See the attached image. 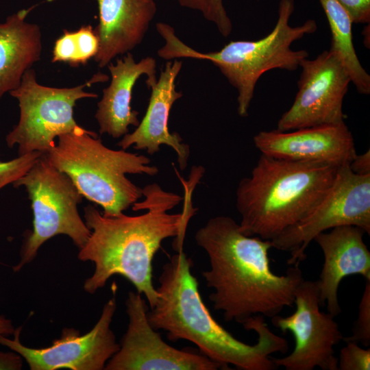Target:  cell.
Segmentation results:
<instances>
[{"mask_svg":"<svg viewBox=\"0 0 370 370\" xmlns=\"http://www.w3.org/2000/svg\"><path fill=\"white\" fill-rule=\"evenodd\" d=\"M12 184L25 188L34 215L33 231L24 242L14 271L31 262L40 247L56 235L68 236L79 249L86 244L91 230L77 210L83 196L71 178L51 164L45 154Z\"/></svg>","mask_w":370,"mask_h":370,"instance_id":"cell-7","label":"cell"},{"mask_svg":"<svg viewBox=\"0 0 370 370\" xmlns=\"http://www.w3.org/2000/svg\"><path fill=\"white\" fill-rule=\"evenodd\" d=\"M184 8L199 12L212 23L220 34L227 37L232 32V24L223 5V0H176Z\"/></svg>","mask_w":370,"mask_h":370,"instance_id":"cell-21","label":"cell"},{"mask_svg":"<svg viewBox=\"0 0 370 370\" xmlns=\"http://www.w3.org/2000/svg\"><path fill=\"white\" fill-rule=\"evenodd\" d=\"M344 225L370 234V175H357L349 164L338 167L326 195L304 219L273 238L272 247L289 251L288 264H299L316 236Z\"/></svg>","mask_w":370,"mask_h":370,"instance_id":"cell-9","label":"cell"},{"mask_svg":"<svg viewBox=\"0 0 370 370\" xmlns=\"http://www.w3.org/2000/svg\"><path fill=\"white\" fill-rule=\"evenodd\" d=\"M99 23L95 32L99 51L95 60L100 68L139 45L157 8L154 0H95Z\"/></svg>","mask_w":370,"mask_h":370,"instance_id":"cell-17","label":"cell"},{"mask_svg":"<svg viewBox=\"0 0 370 370\" xmlns=\"http://www.w3.org/2000/svg\"><path fill=\"white\" fill-rule=\"evenodd\" d=\"M107 66L111 74V82L103 90L95 117L101 134H107L117 138L128 133L130 125H138V112L132 110L131 107L132 90L143 75L147 76L148 88L156 83V62L151 57L136 62L132 54L128 52L123 58L117 59L115 64L110 62Z\"/></svg>","mask_w":370,"mask_h":370,"instance_id":"cell-18","label":"cell"},{"mask_svg":"<svg viewBox=\"0 0 370 370\" xmlns=\"http://www.w3.org/2000/svg\"><path fill=\"white\" fill-rule=\"evenodd\" d=\"M365 232L344 225L319 234L314 241L322 250L324 262L318 280L321 306L334 317L341 312L338 289L342 280L360 275L370 280V251L364 242Z\"/></svg>","mask_w":370,"mask_h":370,"instance_id":"cell-16","label":"cell"},{"mask_svg":"<svg viewBox=\"0 0 370 370\" xmlns=\"http://www.w3.org/2000/svg\"><path fill=\"white\" fill-rule=\"evenodd\" d=\"M58 138L47 158L71 178L83 197L102 207L104 216H118L143 197V188L127 174L158 173L146 156L110 149L95 132L84 128Z\"/></svg>","mask_w":370,"mask_h":370,"instance_id":"cell-6","label":"cell"},{"mask_svg":"<svg viewBox=\"0 0 370 370\" xmlns=\"http://www.w3.org/2000/svg\"><path fill=\"white\" fill-rule=\"evenodd\" d=\"M129 323L107 370H217L223 367L206 356L180 350L164 341L149 324L142 295L130 291L125 301Z\"/></svg>","mask_w":370,"mask_h":370,"instance_id":"cell-13","label":"cell"},{"mask_svg":"<svg viewBox=\"0 0 370 370\" xmlns=\"http://www.w3.org/2000/svg\"><path fill=\"white\" fill-rule=\"evenodd\" d=\"M177 251L164 265L159 277L156 302L147 312L151 326L164 330L171 341L192 342L224 369H230L229 365L241 370L277 369L271 356L287 352V340L272 332L262 315L243 324L246 330L258 334L256 344L236 338L215 321L204 304L197 278L191 273V258L182 249Z\"/></svg>","mask_w":370,"mask_h":370,"instance_id":"cell-3","label":"cell"},{"mask_svg":"<svg viewBox=\"0 0 370 370\" xmlns=\"http://www.w3.org/2000/svg\"><path fill=\"white\" fill-rule=\"evenodd\" d=\"M51 62H64L77 66V49L75 32L64 29L62 35L55 42Z\"/></svg>","mask_w":370,"mask_h":370,"instance_id":"cell-26","label":"cell"},{"mask_svg":"<svg viewBox=\"0 0 370 370\" xmlns=\"http://www.w3.org/2000/svg\"><path fill=\"white\" fill-rule=\"evenodd\" d=\"M42 153L34 151L7 162L0 161V188L13 184L23 176Z\"/></svg>","mask_w":370,"mask_h":370,"instance_id":"cell-23","label":"cell"},{"mask_svg":"<svg viewBox=\"0 0 370 370\" xmlns=\"http://www.w3.org/2000/svg\"><path fill=\"white\" fill-rule=\"evenodd\" d=\"M207 254L210 269L202 273L216 310L227 321L243 325L255 315L272 318L294 304L295 293L304 277L299 264L285 275L270 267L271 241L241 232L239 224L227 216L210 219L195 235Z\"/></svg>","mask_w":370,"mask_h":370,"instance_id":"cell-2","label":"cell"},{"mask_svg":"<svg viewBox=\"0 0 370 370\" xmlns=\"http://www.w3.org/2000/svg\"><path fill=\"white\" fill-rule=\"evenodd\" d=\"M21 356L14 352H0V369L18 370L22 367Z\"/></svg>","mask_w":370,"mask_h":370,"instance_id":"cell-29","label":"cell"},{"mask_svg":"<svg viewBox=\"0 0 370 370\" xmlns=\"http://www.w3.org/2000/svg\"><path fill=\"white\" fill-rule=\"evenodd\" d=\"M14 331L11 320L0 314V334L8 336L13 334Z\"/></svg>","mask_w":370,"mask_h":370,"instance_id":"cell-30","label":"cell"},{"mask_svg":"<svg viewBox=\"0 0 370 370\" xmlns=\"http://www.w3.org/2000/svg\"><path fill=\"white\" fill-rule=\"evenodd\" d=\"M112 291V297L103 306L99 319L84 335L76 329L64 328L61 337L51 345L34 349L21 343L20 327L15 329L13 339L0 334V344L21 355L32 370L104 369L107 362L120 348L110 328L116 308L115 284Z\"/></svg>","mask_w":370,"mask_h":370,"instance_id":"cell-12","label":"cell"},{"mask_svg":"<svg viewBox=\"0 0 370 370\" xmlns=\"http://www.w3.org/2000/svg\"><path fill=\"white\" fill-rule=\"evenodd\" d=\"M101 79L94 75L75 87H49L40 84L35 71L28 69L20 86L10 92L18 102L20 116L6 136L8 147L17 145L18 156L34 151L46 154L55 146L56 137L83 129L74 119L73 108L79 99L97 97L84 88Z\"/></svg>","mask_w":370,"mask_h":370,"instance_id":"cell-8","label":"cell"},{"mask_svg":"<svg viewBox=\"0 0 370 370\" xmlns=\"http://www.w3.org/2000/svg\"><path fill=\"white\" fill-rule=\"evenodd\" d=\"M338 167L261 154L236 189L241 232L271 241L298 223L326 195Z\"/></svg>","mask_w":370,"mask_h":370,"instance_id":"cell-4","label":"cell"},{"mask_svg":"<svg viewBox=\"0 0 370 370\" xmlns=\"http://www.w3.org/2000/svg\"><path fill=\"white\" fill-rule=\"evenodd\" d=\"M345 342L370 345V280H366L365 286L358 306V314L352 328V335L343 337Z\"/></svg>","mask_w":370,"mask_h":370,"instance_id":"cell-22","label":"cell"},{"mask_svg":"<svg viewBox=\"0 0 370 370\" xmlns=\"http://www.w3.org/2000/svg\"><path fill=\"white\" fill-rule=\"evenodd\" d=\"M347 11L353 23L369 24L370 0H337Z\"/></svg>","mask_w":370,"mask_h":370,"instance_id":"cell-27","label":"cell"},{"mask_svg":"<svg viewBox=\"0 0 370 370\" xmlns=\"http://www.w3.org/2000/svg\"><path fill=\"white\" fill-rule=\"evenodd\" d=\"M349 165L351 170L357 175H370L369 149L362 154H356Z\"/></svg>","mask_w":370,"mask_h":370,"instance_id":"cell-28","label":"cell"},{"mask_svg":"<svg viewBox=\"0 0 370 370\" xmlns=\"http://www.w3.org/2000/svg\"><path fill=\"white\" fill-rule=\"evenodd\" d=\"M327 17L331 32V47L345 68L357 91L370 93V75L362 67L353 44L352 21L337 0H319Z\"/></svg>","mask_w":370,"mask_h":370,"instance_id":"cell-20","label":"cell"},{"mask_svg":"<svg viewBox=\"0 0 370 370\" xmlns=\"http://www.w3.org/2000/svg\"><path fill=\"white\" fill-rule=\"evenodd\" d=\"M182 66V62L177 59L166 62L156 83L151 87L149 105L141 122L134 132L124 135L117 145L124 150L133 147L153 155L160 151L162 145H166L175 151L180 168L184 170L187 166L190 147L182 143L178 134L171 133L168 126L171 108L182 96L175 86Z\"/></svg>","mask_w":370,"mask_h":370,"instance_id":"cell-15","label":"cell"},{"mask_svg":"<svg viewBox=\"0 0 370 370\" xmlns=\"http://www.w3.org/2000/svg\"><path fill=\"white\" fill-rule=\"evenodd\" d=\"M254 143L265 156L338 166L349 164L357 154L345 121L290 131H261L254 136Z\"/></svg>","mask_w":370,"mask_h":370,"instance_id":"cell-14","label":"cell"},{"mask_svg":"<svg viewBox=\"0 0 370 370\" xmlns=\"http://www.w3.org/2000/svg\"><path fill=\"white\" fill-rule=\"evenodd\" d=\"M338 358V370H369L370 349H363L354 342H345Z\"/></svg>","mask_w":370,"mask_h":370,"instance_id":"cell-24","label":"cell"},{"mask_svg":"<svg viewBox=\"0 0 370 370\" xmlns=\"http://www.w3.org/2000/svg\"><path fill=\"white\" fill-rule=\"evenodd\" d=\"M77 48V60L79 64H86L95 58L99 51V38L90 25L81 27L75 32Z\"/></svg>","mask_w":370,"mask_h":370,"instance_id":"cell-25","label":"cell"},{"mask_svg":"<svg viewBox=\"0 0 370 370\" xmlns=\"http://www.w3.org/2000/svg\"><path fill=\"white\" fill-rule=\"evenodd\" d=\"M299 67L297 93L280 118L277 130L290 131L344 122L343 103L352 81L338 56L325 50L313 60L304 59Z\"/></svg>","mask_w":370,"mask_h":370,"instance_id":"cell-11","label":"cell"},{"mask_svg":"<svg viewBox=\"0 0 370 370\" xmlns=\"http://www.w3.org/2000/svg\"><path fill=\"white\" fill-rule=\"evenodd\" d=\"M295 9L294 0H280L275 27L264 37L256 40H232L220 50L208 53L197 51L184 44L174 29L164 23L156 24V29L165 40L158 55L165 60L186 58L205 60L219 68L230 84L238 91V114L248 115L254 90L260 77L272 69L297 70L308 58L306 50H293L292 44L317 29L314 20L291 26L289 21Z\"/></svg>","mask_w":370,"mask_h":370,"instance_id":"cell-5","label":"cell"},{"mask_svg":"<svg viewBox=\"0 0 370 370\" xmlns=\"http://www.w3.org/2000/svg\"><path fill=\"white\" fill-rule=\"evenodd\" d=\"M294 312L287 317H273V326L283 332H290L295 339L293 352L282 358H273L277 367L286 370H338L334 347L343 338L334 317L320 310L318 280H305L295 293Z\"/></svg>","mask_w":370,"mask_h":370,"instance_id":"cell-10","label":"cell"},{"mask_svg":"<svg viewBox=\"0 0 370 370\" xmlns=\"http://www.w3.org/2000/svg\"><path fill=\"white\" fill-rule=\"evenodd\" d=\"M32 8L22 9L0 23V99L16 89L25 73L40 59L41 30L26 21Z\"/></svg>","mask_w":370,"mask_h":370,"instance_id":"cell-19","label":"cell"},{"mask_svg":"<svg viewBox=\"0 0 370 370\" xmlns=\"http://www.w3.org/2000/svg\"><path fill=\"white\" fill-rule=\"evenodd\" d=\"M143 195L144 200L134 203L132 210L146 212L137 216L121 213L107 217L93 206L85 207V223L91 234L77 257L95 264L92 275L84 284L86 292L94 293L110 277L120 275L131 282L136 292L146 297L151 308L158 297L152 280L154 255L167 238L175 237V249L182 247L188 222L195 209L188 193L183 212L168 213L183 198L156 183L143 188Z\"/></svg>","mask_w":370,"mask_h":370,"instance_id":"cell-1","label":"cell"}]
</instances>
